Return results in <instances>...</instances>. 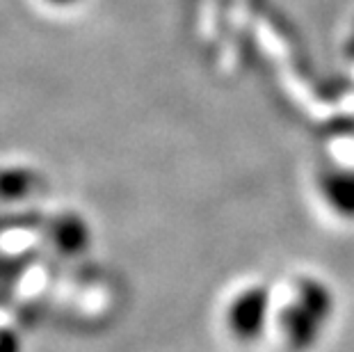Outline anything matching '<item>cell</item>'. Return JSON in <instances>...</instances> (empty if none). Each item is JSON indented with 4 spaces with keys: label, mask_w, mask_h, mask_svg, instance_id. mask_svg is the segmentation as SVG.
Instances as JSON below:
<instances>
[{
    "label": "cell",
    "mask_w": 354,
    "mask_h": 352,
    "mask_svg": "<svg viewBox=\"0 0 354 352\" xmlns=\"http://www.w3.org/2000/svg\"><path fill=\"white\" fill-rule=\"evenodd\" d=\"M336 297L334 290L322 279L304 277L297 281L288 304L279 309L277 325L283 346L292 352H308L318 346L334 318Z\"/></svg>",
    "instance_id": "1"
},
{
    "label": "cell",
    "mask_w": 354,
    "mask_h": 352,
    "mask_svg": "<svg viewBox=\"0 0 354 352\" xmlns=\"http://www.w3.org/2000/svg\"><path fill=\"white\" fill-rule=\"evenodd\" d=\"M272 313L270 290L263 286H247L236 293L224 311L229 334L240 343H256L266 334Z\"/></svg>",
    "instance_id": "2"
},
{
    "label": "cell",
    "mask_w": 354,
    "mask_h": 352,
    "mask_svg": "<svg viewBox=\"0 0 354 352\" xmlns=\"http://www.w3.org/2000/svg\"><path fill=\"white\" fill-rule=\"evenodd\" d=\"M318 194L331 213L354 222V167H331L318 178Z\"/></svg>",
    "instance_id": "3"
},
{
    "label": "cell",
    "mask_w": 354,
    "mask_h": 352,
    "mask_svg": "<svg viewBox=\"0 0 354 352\" xmlns=\"http://www.w3.org/2000/svg\"><path fill=\"white\" fill-rule=\"evenodd\" d=\"M46 3L55 5V7H69V5H73V3H78V0H46Z\"/></svg>",
    "instance_id": "4"
}]
</instances>
